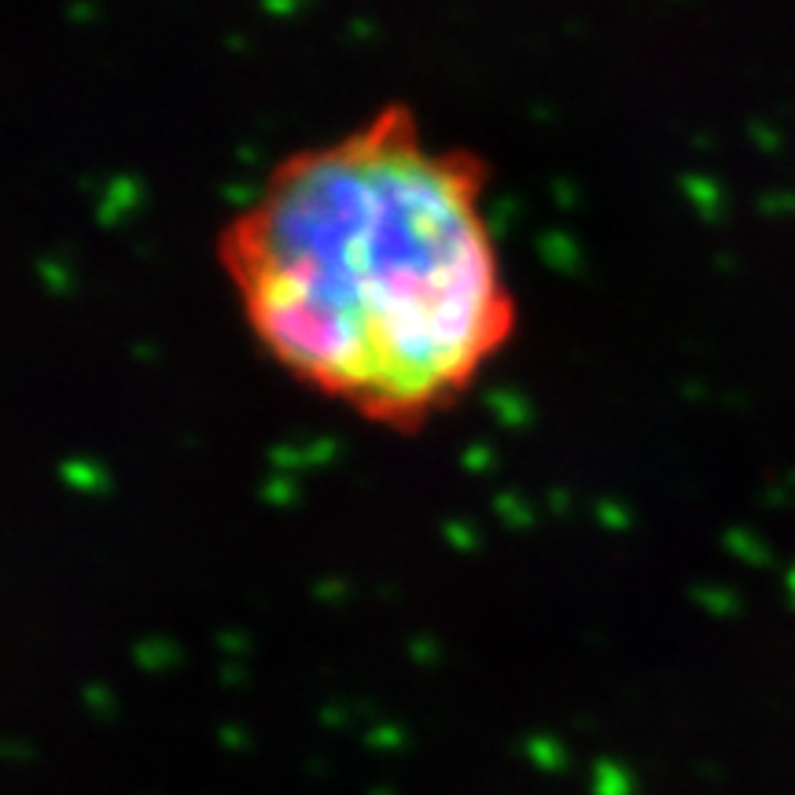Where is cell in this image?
Masks as SVG:
<instances>
[{
    "mask_svg": "<svg viewBox=\"0 0 795 795\" xmlns=\"http://www.w3.org/2000/svg\"><path fill=\"white\" fill-rule=\"evenodd\" d=\"M214 254L265 358L372 427L449 413L519 328L490 166L405 104L287 151Z\"/></svg>",
    "mask_w": 795,
    "mask_h": 795,
    "instance_id": "1",
    "label": "cell"
}]
</instances>
